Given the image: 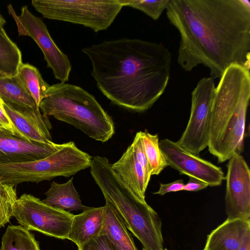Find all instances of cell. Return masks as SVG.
Segmentation results:
<instances>
[{
  "label": "cell",
  "mask_w": 250,
  "mask_h": 250,
  "mask_svg": "<svg viewBox=\"0 0 250 250\" xmlns=\"http://www.w3.org/2000/svg\"><path fill=\"white\" fill-rule=\"evenodd\" d=\"M167 16L179 33L177 62L199 64L213 79L233 64L250 70V4L247 0H169Z\"/></svg>",
  "instance_id": "1"
},
{
  "label": "cell",
  "mask_w": 250,
  "mask_h": 250,
  "mask_svg": "<svg viewBox=\"0 0 250 250\" xmlns=\"http://www.w3.org/2000/svg\"><path fill=\"white\" fill-rule=\"evenodd\" d=\"M82 52L91 61L98 89L118 106L146 111L167 85L172 56L161 44L121 38L92 44Z\"/></svg>",
  "instance_id": "2"
},
{
  "label": "cell",
  "mask_w": 250,
  "mask_h": 250,
  "mask_svg": "<svg viewBox=\"0 0 250 250\" xmlns=\"http://www.w3.org/2000/svg\"><path fill=\"white\" fill-rule=\"evenodd\" d=\"M250 99V70L231 65L220 79L211 108L208 147L219 163L243 150Z\"/></svg>",
  "instance_id": "3"
},
{
  "label": "cell",
  "mask_w": 250,
  "mask_h": 250,
  "mask_svg": "<svg viewBox=\"0 0 250 250\" xmlns=\"http://www.w3.org/2000/svg\"><path fill=\"white\" fill-rule=\"evenodd\" d=\"M90 167L91 175L105 200L112 205L144 249L163 250L162 222L157 213L127 187L105 157H94Z\"/></svg>",
  "instance_id": "4"
},
{
  "label": "cell",
  "mask_w": 250,
  "mask_h": 250,
  "mask_svg": "<svg viewBox=\"0 0 250 250\" xmlns=\"http://www.w3.org/2000/svg\"><path fill=\"white\" fill-rule=\"evenodd\" d=\"M39 108L44 115L69 124L96 141L107 142L115 134L111 117L92 95L77 85H50Z\"/></svg>",
  "instance_id": "5"
},
{
  "label": "cell",
  "mask_w": 250,
  "mask_h": 250,
  "mask_svg": "<svg viewBox=\"0 0 250 250\" xmlns=\"http://www.w3.org/2000/svg\"><path fill=\"white\" fill-rule=\"evenodd\" d=\"M92 158L73 141L62 144L49 156L35 161L0 164V183L16 186L24 182L38 183L58 177H69L90 167Z\"/></svg>",
  "instance_id": "6"
},
{
  "label": "cell",
  "mask_w": 250,
  "mask_h": 250,
  "mask_svg": "<svg viewBox=\"0 0 250 250\" xmlns=\"http://www.w3.org/2000/svg\"><path fill=\"white\" fill-rule=\"evenodd\" d=\"M47 19L82 25L96 32L107 29L124 7L119 0H32Z\"/></svg>",
  "instance_id": "7"
},
{
  "label": "cell",
  "mask_w": 250,
  "mask_h": 250,
  "mask_svg": "<svg viewBox=\"0 0 250 250\" xmlns=\"http://www.w3.org/2000/svg\"><path fill=\"white\" fill-rule=\"evenodd\" d=\"M74 215L24 193L15 202L13 216L27 229L61 239H67Z\"/></svg>",
  "instance_id": "8"
},
{
  "label": "cell",
  "mask_w": 250,
  "mask_h": 250,
  "mask_svg": "<svg viewBox=\"0 0 250 250\" xmlns=\"http://www.w3.org/2000/svg\"><path fill=\"white\" fill-rule=\"evenodd\" d=\"M214 79L202 78L191 93L190 113L187 126L176 143L198 156L208 146L212 103L215 93Z\"/></svg>",
  "instance_id": "9"
},
{
  "label": "cell",
  "mask_w": 250,
  "mask_h": 250,
  "mask_svg": "<svg viewBox=\"0 0 250 250\" xmlns=\"http://www.w3.org/2000/svg\"><path fill=\"white\" fill-rule=\"evenodd\" d=\"M9 14L17 26L19 36L31 38L41 49L47 65L50 68L55 78L61 83L69 80L72 65L68 56L58 47L52 39L45 24L34 16L27 6H23L18 15L11 4L7 6Z\"/></svg>",
  "instance_id": "10"
},
{
  "label": "cell",
  "mask_w": 250,
  "mask_h": 250,
  "mask_svg": "<svg viewBox=\"0 0 250 250\" xmlns=\"http://www.w3.org/2000/svg\"><path fill=\"white\" fill-rule=\"evenodd\" d=\"M225 195L228 218L250 220V170L243 156L236 153L229 160Z\"/></svg>",
  "instance_id": "11"
},
{
  "label": "cell",
  "mask_w": 250,
  "mask_h": 250,
  "mask_svg": "<svg viewBox=\"0 0 250 250\" xmlns=\"http://www.w3.org/2000/svg\"><path fill=\"white\" fill-rule=\"evenodd\" d=\"M159 146L168 166L181 174L199 179L210 187L220 186L225 180L221 167L186 150L176 142L162 139Z\"/></svg>",
  "instance_id": "12"
},
{
  "label": "cell",
  "mask_w": 250,
  "mask_h": 250,
  "mask_svg": "<svg viewBox=\"0 0 250 250\" xmlns=\"http://www.w3.org/2000/svg\"><path fill=\"white\" fill-rule=\"evenodd\" d=\"M62 144L30 141L0 126V164L25 163L45 158L59 150Z\"/></svg>",
  "instance_id": "13"
},
{
  "label": "cell",
  "mask_w": 250,
  "mask_h": 250,
  "mask_svg": "<svg viewBox=\"0 0 250 250\" xmlns=\"http://www.w3.org/2000/svg\"><path fill=\"white\" fill-rule=\"evenodd\" d=\"M3 105L17 133L30 141L43 143L52 142L50 131L52 125L48 117L44 115L40 108L5 102Z\"/></svg>",
  "instance_id": "14"
},
{
  "label": "cell",
  "mask_w": 250,
  "mask_h": 250,
  "mask_svg": "<svg viewBox=\"0 0 250 250\" xmlns=\"http://www.w3.org/2000/svg\"><path fill=\"white\" fill-rule=\"evenodd\" d=\"M250 220L228 218L208 236L205 250H239Z\"/></svg>",
  "instance_id": "15"
},
{
  "label": "cell",
  "mask_w": 250,
  "mask_h": 250,
  "mask_svg": "<svg viewBox=\"0 0 250 250\" xmlns=\"http://www.w3.org/2000/svg\"><path fill=\"white\" fill-rule=\"evenodd\" d=\"M113 170L127 187L141 200L145 201L147 186L144 169L131 144L121 158L111 164Z\"/></svg>",
  "instance_id": "16"
},
{
  "label": "cell",
  "mask_w": 250,
  "mask_h": 250,
  "mask_svg": "<svg viewBox=\"0 0 250 250\" xmlns=\"http://www.w3.org/2000/svg\"><path fill=\"white\" fill-rule=\"evenodd\" d=\"M104 221V207L91 208L74 215L67 239L78 247L101 235Z\"/></svg>",
  "instance_id": "17"
},
{
  "label": "cell",
  "mask_w": 250,
  "mask_h": 250,
  "mask_svg": "<svg viewBox=\"0 0 250 250\" xmlns=\"http://www.w3.org/2000/svg\"><path fill=\"white\" fill-rule=\"evenodd\" d=\"M101 235L106 236L122 250H138L123 221L107 200L104 206L103 226Z\"/></svg>",
  "instance_id": "18"
},
{
  "label": "cell",
  "mask_w": 250,
  "mask_h": 250,
  "mask_svg": "<svg viewBox=\"0 0 250 250\" xmlns=\"http://www.w3.org/2000/svg\"><path fill=\"white\" fill-rule=\"evenodd\" d=\"M45 195V198L42 200L44 203L69 212L90 208L82 204L80 196L74 186L73 177L63 184L52 182Z\"/></svg>",
  "instance_id": "19"
},
{
  "label": "cell",
  "mask_w": 250,
  "mask_h": 250,
  "mask_svg": "<svg viewBox=\"0 0 250 250\" xmlns=\"http://www.w3.org/2000/svg\"><path fill=\"white\" fill-rule=\"evenodd\" d=\"M0 98L5 102L39 108L18 74L0 77Z\"/></svg>",
  "instance_id": "20"
},
{
  "label": "cell",
  "mask_w": 250,
  "mask_h": 250,
  "mask_svg": "<svg viewBox=\"0 0 250 250\" xmlns=\"http://www.w3.org/2000/svg\"><path fill=\"white\" fill-rule=\"evenodd\" d=\"M21 53L17 44L0 27V74L11 77L17 75L22 64Z\"/></svg>",
  "instance_id": "21"
},
{
  "label": "cell",
  "mask_w": 250,
  "mask_h": 250,
  "mask_svg": "<svg viewBox=\"0 0 250 250\" xmlns=\"http://www.w3.org/2000/svg\"><path fill=\"white\" fill-rule=\"evenodd\" d=\"M0 250H40L38 241L21 226L9 225L1 239Z\"/></svg>",
  "instance_id": "22"
},
{
  "label": "cell",
  "mask_w": 250,
  "mask_h": 250,
  "mask_svg": "<svg viewBox=\"0 0 250 250\" xmlns=\"http://www.w3.org/2000/svg\"><path fill=\"white\" fill-rule=\"evenodd\" d=\"M18 74L39 108L50 85L43 79L39 70L28 63H22Z\"/></svg>",
  "instance_id": "23"
},
{
  "label": "cell",
  "mask_w": 250,
  "mask_h": 250,
  "mask_svg": "<svg viewBox=\"0 0 250 250\" xmlns=\"http://www.w3.org/2000/svg\"><path fill=\"white\" fill-rule=\"evenodd\" d=\"M141 135L151 175H158L168 166L159 146L158 135L150 134L146 130L141 131Z\"/></svg>",
  "instance_id": "24"
},
{
  "label": "cell",
  "mask_w": 250,
  "mask_h": 250,
  "mask_svg": "<svg viewBox=\"0 0 250 250\" xmlns=\"http://www.w3.org/2000/svg\"><path fill=\"white\" fill-rule=\"evenodd\" d=\"M17 199L15 186L0 183V228L4 226L13 216V206Z\"/></svg>",
  "instance_id": "25"
},
{
  "label": "cell",
  "mask_w": 250,
  "mask_h": 250,
  "mask_svg": "<svg viewBox=\"0 0 250 250\" xmlns=\"http://www.w3.org/2000/svg\"><path fill=\"white\" fill-rule=\"evenodd\" d=\"M124 6H128L139 10L154 20H157L165 10L169 0H119Z\"/></svg>",
  "instance_id": "26"
},
{
  "label": "cell",
  "mask_w": 250,
  "mask_h": 250,
  "mask_svg": "<svg viewBox=\"0 0 250 250\" xmlns=\"http://www.w3.org/2000/svg\"><path fill=\"white\" fill-rule=\"evenodd\" d=\"M131 145L135 150L139 162L144 169L146 183L148 186L151 176V173L150 167L144 149L141 131L136 133Z\"/></svg>",
  "instance_id": "27"
},
{
  "label": "cell",
  "mask_w": 250,
  "mask_h": 250,
  "mask_svg": "<svg viewBox=\"0 0 250 250\" xmlns=\"http://www.w3.org/2000/svg\"><path fill=\"white\" fill-rule=\"evenodd\" d=\"M78 248V250H122L105 235H101Z\"/></svg>",
  "instance_id": "28"
},
{
  "label": "cell",
  "mask_w": 250,
  "mask_h": 250,
  "mask_svg": "<svg viewBox=\"0 0 250 250\" xmlns=\"http://www.w3.org/2000/svg\"><path fill=\"white\" fill-rule=\"evenodd\" d=\"M184 185V181L182 179H179L168 184L161 183L158 190L154 192L153 194L163 195L169 192L183 190Z\"/></svg>",
  "instance_id": "29"
},
{
  "label": "cell",
  "mask_w": 250,
  "mask_h": 250,
  "mask_svg": "<svg viewBox=\"0 0 250 250\" xmlns=\"http://www.w3.org/2000/svg\"><path fill=\"white\" fill-rule=\"evenodd\" d=\"M208 186L207 183L202 181L193 177H189L188 183L185 184L183 190L197 191L203 189Z\"/></svg>",
  "instance_id": "30"
},
{
  "label": "cell",
  "mask_w": 250,
  "mask_h": 250,
  "mask_svg": "<svg viewBox=\"0 0 250 250\" xmlns=\"http://www.w3.org/2000/svg\"><path fill=\"white\" fill-rule=\"evenodd\" d=\"M3 103V101L0 98V125L5 128L16 132L12 124L5 111Z\"/></svg>",
  "instance_id": "31"
},
{
  "label": "cell",
  "mask_w": 250,
  "mask_h": 250,
  "mask_svg": "<svg viewBox=\"0 0 250 250\" xmlns=\"http://www.w3.org/2000/svg\"><path fill=\"white\" fill-rule=\"evenodd\" d=\"M239 250H250V230L246 234Z\"/></svg>",
  "instance_id": "32"
},
{
  "label": "cell",
  "mask_w": 250,
  "mask_h": 250,
  "mask_svg": "<svg viewBox=\"0 0 250 250\" xmlns=\"http://www.w3.org/2000/svg\"><path fill=\"white\" fill-rule=\"evenodd\" d=\"M6 21L0 13V27H3Z\"/></svg>",
  "instance_id": "33"
},
{
  "label": "cell",
  "mask_w": 250,
  "mask_h": 250,
  "mask_svg": "<svg viewBox=\"0 0 250 250\" xmlns=\"http://www.w3.org/2000/svg\"><path fill=\"white\" fill-rule=\"evenodd\" d=\"M143 250H145L143 249ZM163 250H168L167 249H164Z\"/></svg>",
  "instance_id": "34"
},
{
  "label": "cell",
  "mask_w": 250,
  "mask_h": 250,
  "mask_svg": "<svg viewBox=\"0 0 250 250\" xmlns=\"http://www.w3.org/2000/svg\"><path fill=\"white\" fill-rule=\"evenodd\" d=\"M4 76L2 75L1 74H0V77H3Z\"/></svg>",
  "instance_id": "35"
},
{
  "label": "cell",
  "mask_w": 250,
  "mask_h": 250,
  "mask_svg": "<svg viewBox=\"0 0 250 250\" xmlns=\"http://www.w3.org/2000/svg\"><path fill=\"white\" fill-rule=\"evenodd\" d=\"M0 126H1L0 125Z\"/></svg>",
  "instance_id": "36"
},
{
  "label": "cell",
  "mask_w": 250,
  "mask_h": 250,
  "mask_svg": "<svg viewBox=\"0 0 250 250\" xmlns=\"http://www.w3.org/2000/svg\"></svg>",
  "instance_id": "37"
}]
</instances>
